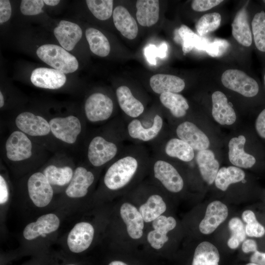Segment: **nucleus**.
I'll use <instances>...</instances> for the list:
<instances>
[{"label": "nucleus", "mask_w": 265, "mask_h": 265, "mask_svg": "<svg viewBox=\"0 0 265 265\" xmlns=\"http://www.w3.org/2000/svg\"><path fill=\"white\" fill-rule=\"evenodd\" d=\"M139 159L134 155H127L120 158L107 170L104 182L108 189L116 190L126 186L135 174Z\"/></svg>", "instance_id": "obj_1"}, {"label": "nucleus", "mask_w": 265, "mask_h": 265, "mask_svg": "<svg viewBox=\"0 0 265 265\" xmlns=\"http://www.w3.org/2000/svg\"><path fill=\"white\" fill-rule=\"evenodd\" d=\"M36 53L41 60L64 74L73 73L78 68L76 57L58 45H43L37 49Z\"/></svg>", "instance_id": "obj_2"}, {"label": "nucleus", "mask_w": 265, "mask_h": 265, "mask_svg": "<svg viewBox=\"0 0 265 265\" xmlns=\"http://www.w3.org/2000/svg\"><path fill=\"white\" fill-rule=\"evenodd\" d=\"M221 80L225 87L246 97H254L259 92L257 82L239 70H226L223 73Z\"/></svg>", "instance_id": "obj_3"}, {"label": "nucleus", "mask_w": 265, "mask_h": 265, "mask_svg": "<svg viewBox=\"0 0 265 265\" xmlns=\"http://www.w3.org/2000/svg\"><path fill=\"white\" fill-rule=\"evenodd\" d=\"M27 189L30 199L39 208L46 207L53 197L52 185L44 174L40 172L30 176L27 181Z\"/></svg>", "instance_id": "obj_4"}, {"label": "nucleus", "mask_w": 265, "mask_h": 265, "mask_svg": "<svg viewBox=\"0 0 265 265\" xmlns=\"http://www.w3.org/2000/svg\"><path fill=\"white\" fill-rule=\"evenodd\" d=\"M49 124L53 134L68 144L74 143L81 131L80 120L73 115L53 118L50 121Z\"/></svg>", "instance_id": "obj_5"}, {"label": "nucleus", "mask_w": 265, "mask_h": 265, "mask_svg": "<svg viewBox=\"0 0 265 265\" xmlns=\"http://www.w3.org/2000/svg\"><path fill=\"white\" fill-rule=\"evenodd\" d=\"M113 104L107 96L101 93H94L87 99L84 105L85 115L91 122L108 119L112 115Z\"/></svg>", "instance_id": "obj_6"}, {"label": "nucleus", "mask_w": 265, "mask_h": 265, "mask_svg": "<svg viewBox=\"0 0 265 265\" xmlns=\"http://www.w3.org/2000/svg\"><path fill=\"white\" fill-rule=\"evenodd\" d=\"M117 145L101 136L94 137L90 141L87 151V157L91 164L99 167L112 159L117 155Z\"/></svg>", "instance_id": "obj_7"}, {"label": "nucleus", "mask_w": 265, "mask_h": 265, "mask_svg": "<svg viewBox=\"0 0 265 265\" xmlns=\"http://www.w3.org/2000/svg\"><path fill=\"white\" fill-rule=\"evenodd\" d=\"M153 170L155 177L168 191L177 193L183 189L184 185L183 179L170 163L159 159L154 162Z\"/></svg>", "instance_id": "obj_8"}, {"label": "nucleus", "mask_w": 265, "mask_h": 265, "mask_svg": "<svg viewBox=\"0 0 265 265\" xmlns=\"http://www.w3.org/2000/svg\"><path fill=\"white\" fill-rule=\"evenodd\" d=\"M32 148L30 140L21 131L13 132L5 143L7 158L13 161H20L29 158L32 155Z\"/></svg>", "instance_id": "obj_9"}, {"label": "nucleus", "mask_w": 265, "mask_h": 265, "mask_svg": "<svg viewBox=\"0 0 265 265\" xmlns=\"http://www.w3.org/2000/svg\"><path fill=\"white\" fill-rule=\"evenodd\" d=\"M94 229L89 223H77L70 231L67 239L69 250L75 254L80 253L90 246L94 238Z\"/></svg>", "instance_id": "obj_10"}, {"label": "nucleus", "mask_w": 265, "mask_h": 265, "mask_svg": "<svg viewBox=\"0 0 265 265\" xmlns=\"http://www.w3.org/2000/svg\"><path fill=\"white\" fill-rule=\"evenodd\" d=\"M176 133L178 138L188 144L194 151L206 150L210 146L208 136L191 122L186 121L180 124Z\"/></svg>", "instance_id": "obj_11"}, {"label": "nucleus", "mask_w": 265, "mask_h": 265, "mask_svg": "<svg viewBox=\"0 0 265 265\" xmlns=\"http://www.w3.org/2000/svg\"><path fill=\"white\" fill-rule=\"evenodd\" d=\"M228 215V209L225 204L218 200L210 203L199 224L200 232L204 235L212 234L226 219Z\"/></svg>", "instance_id": "obj_12"}, {"label": "nucleus", "mask_w": 265, "mask_h": 265, "mask_svg": "<svg viewBox=\"0 0 265 265\" xmlns=\"http://www.w3.org/2000/svg\"><path fill=\"white\" fill-rule=\"evenodd\" d=\"M15 124L21 132L30 136H44L51 132L49 123L45 118L30 112L19 114Z\"/></svg>", "instance_id": "obj_13"}, {"label": "nucleus", "mask_w": 265, "mask_h": 265, "mask_svg": "<svg viewBox=\"0 0 265 265\" xmlns=\"http://www.w3.org/2000/svg\"><path fill=\"white\" fill-rule=\"evenodd\" d=\"M30 80L36 87L56 89L64 85L66 77L65 74L54 69L40 67L32 71Z\"/></svg>", "instance_id": "obj_14"}, {"label": "nucleus", "mask_w": 265, "mask_h": 265, "mask_svg": "<svg viewBox=\"0 0 265 265\" xmlns=\"http://www.w3.org/2000/svg\"><path fill=\"white\" fill-rule=\"evenodd\" d=\"M60 225L58 217L54 213L40 216L36 221L27 224L23 231V236L27 240H32L39 236L55 232Z\"/></svg>", "instance_id": "obj_15"}, {"label": "nucleus", "mask_w": 265, "mask_h": 265, "mask_svg": "<svg viewBox=\"0 0 265 265\" xmlns=\"http://www.w3.org/2000/svg\"><path fill=\"white\" fill-rule=\"evenodd\" d=\"M212 114L217 123L222 125H231L236 122L235 111L223 92L220 91L214 92L212 95Z\"/></svg>", "instance_id": "obj_16"}, {"label": "nucleus", "mask_w": 265, "mask_h": 265, "mask_svg": "<svg viewBox=\"0 0 265 265\" xmlns=\"http://www.w3.org/2000/svg\"><path fill=\"white\" fill-rule=\"evenodd\" d=\"M246 138L243 135L232 138L228 143V158L230 162L240 168H250L256 163L255 158L246 153L244 147Z\"/></svg>", "instance_id": "obj_17"}, {"label": "nucleus", "mask_w": 265, "mask_h": 265, "mask_svg": "<svg viewBox=\"0 0 265 265\" xmlns=\"http://www.w3.org/2000/svg\"><path fill=\"white\" fill-rule=\"evenodd\" d=\"M177 223L172 216L160 215L152 222L154 230L147 235V240L156 249H160L168 240L167 234L174 229Z\"/></svg>", "instance_id": "obj_18"}, {"label": "nucleus", "mask_w": 265, "mask_h": 265, "mask_svg": "<svg viewBox=\"0 0 265 265\" xmlns=\"http://www.w3.org/2000/svg\"><path fill=\"white\" fill-rule=\"evenodd\" d=\"M163 125L162 118L156 114L150 127H143L139 120L134 119L128 124L127 130L129 136L132 139L147 142L153 140L159 134Z\"/></svg>", "instance_id": "obj_19"}, {"label": "nucleus", "mask_w": 265, "mask_h": 265, "mask_svg": "<svg viewBox=\"0 0 265 265\" xmlns=\"http://www.w3.org/2000/svg\"><path fill=\"white\" fill-rule=\"evenodd\" d=\"M94 180L93 174L84 167H78L74 171L72 178L65 190L67 196L79 198L85 196L88 188Z\"/></svg>", "instance_id": "obj_20"}, {"label": "nucleus", "mask_w": 265, "mask_h": 265, "mask_svg": "<svg viewBox=\"0 0 265 265\" xmlns=\"http://www.w3.org/2000/svg\"><path fill=\"white\" fill-rule=\"evenodd\" d=\"M53 33L61 46L66 51H71L81 39V29L77 24L65 20L60 21L53 30Z\"/></svg>", "instance_id": "obj_21"}, {"label": "nucleus", "mask_w": 265, "mask_h": 265, "mask_svg": "<svg viewBox=\"0 0 265 265\" xmlns=\"http://www.w3.org/2000/svg\"><path fill=\"white\" fill-rule=\"evenodd\" d=\"M120 213L129 236L133 239L140 238L143 234L144 220L139 211L132 204L124 203L120 208Z\"/></svg>", "instance_id": "obj_22"}, {"label": "nucleus", "mask_w": 265, "mask_h": 265, "mask_svg": "<svg viewBox=\"0 0 265 265\" xmlns=\"http://www.w3.org/2000/svg\"><path fill=\"white\" fill-rule=\"evenodd\" d=\"M196 161L204 181L209 185L212 184L219 169V163L213 152L208 149L198 151Z\"/></svg>", "instance_id": "obj_23"}, {"label": "nucleus", "mask_w": 265, "mask_h": 265, "mask_svg": "<svg viewBox=\"0 0 265 265\" xmlns=\"http://www.w3.org/2000/svg\"><path fill=\"white\" fill-rule=\"evenodd\" d=\"M112 17L115 27L123 36L130 40L137 36L138 28L136 21L125 7L121 5L116 7Z\"/></svg>", "instance_id": "obj_24"}, {"label": "nucleus", "mask_w": 265, "mask_h": 265, "mask_svg": "<svg viewBox=\"0 0 265 265\" xmlns=\"http://www.w3.org/2000/svg\"><path fill=\"white\" fill-rule=\"evenodd\" d=\"M150 85L154 92L160 95L165 92L178 93L184 90L185 83L177 76L158 74L150 78Z\"/></svg>", "instance_id": "obj_25"}, {"label": "nucleus", "mask_w": 265, "mask_h": 265, "mask_svg": "<svg viewBox=\"0 0 265 265\" xmlns=\"http://www.w3.org/2000/svg\"><path fill=\"white\" fill-rule=\"evenodd\" d=\"M116 94L119 105L126 115L136 118L143 113L144 110L143 105L133 96L128 87L125 85L119 86L116 90Z\"/></svg>", "instance_id": "obj_26"}, {"label": "nucleus", "mask_w": 265, "mask_h": 265, "mask_svg": "<svg viewBox=\"0 0 265 265\" xmlns=\"http://www.w3.org/2000/svg\"><path fill=\"white\" fill-rule=\"evenodd\" d=\"M136 7L137 21L141 26L149 27L157 23L159 18V0H138Z\"/></svg>", "instance_id": "obj_27"}, {"label": "nucleus", "mask_w": 265, "mask_h": 265, "mask_svg": "<svg viewBox=\"0 0 265 265\" xmlns=\"http://www.w3.org/2000/svg\"><path fill=\"white\" fill-rule=\"evenodd\" d=\"M234 38L241 45L249 47L252 42L251 32L246 9L242 8L237 13L232 24Z\"/></svg>", "instance_id": "obj_28"}, {"label": "nucleus", "mask_w": 265, "mask_h": 265, "mask_svg": "<svg viewBox=\"0 0 265 265\" xmlns=\"http://www.w3.org/2000/svg\"><path fill=\"white\" fill-rule=\"evenodd\" d=\"M219 260L216 247L209 241H203L195 250L192 265H218Z\"/></svg>", "instance_id": "obj_29"}, {"label": "nucleus", "mask_w": 265, "mask_h": 265, "mask_svg": "<svg viewBox=\"0 0 265 265\" xmlns=\"http://www.w3.org/2000/svg\"><path fill=\"white\" fill-rule=\"evenodd\" d=\"M166 155L184 162H189L194 158L193 148L186 142L179 138L168 140L164 148Z\"/></svg>", "instance_id": "obj_30"}, {"label": "nucleus", "mask_w": 265, "mask_h": 265, "mask_svg": "<svg viewBox=\"0 0 265 265\" xmlns=\"http://www.w3.org/2000/svg\"><path fill=\"white\" fill-rule=\"evenodd\" d=\"M159 100L162 105L176 118L184 117L189 108L186 99L179 93H163L160 95Z\"/></svg>", "instance_id": "obj_31"}, {"label": "nucleus", "mask_w": 265, "mask_h": 265, "mask_svg": "<svg viewBox=\"0 0 265 265\" xmlns=\"http://www.w3.org/2000/svg\"><path fill=\"white\" fill-rule=\"evenodd\" d=\"M245 174L240 168L235 166L222 167L216 175L214 183L216 187L221 191H226L229 186L243 181Z\"/></svg>", "instance_id": "obj_32"}, {"label": "nucleus", "mask_w": 265, "mask_h": 265, "mask_svg": "<svg viewBox=\"0 0 265 265\" xmlns=\"http://www.w3.org/2000/svg\"><path fill=\"white\" fill-rule=\"evenodd\" d=\"M166 209V205L162 197L158 194L151 195L147 201L139 208L144 221L150 222L161 215Z\"/></svg>", "instance_id": "obj_33"}, {"label": "nucleus", "mask_w": 265, "mask_h": 265, "mask_svg": "<svg viewBox=\"0 0 265 265\" xmlns=\"http://www.w3.org/2000/svg\"><path fill=\"white\" fill-rule=\"evenodd\" d=\"M85 36L91 52L101 56H106L109 53L110 46L109 41L104 34L94 28H87Z\"/></svg>", "instance_id": "obj_34"}, {"label": "nucleus", "mask_w": 265, "mask_h": 265, "mask_svg": "<svg viewBox=\"0 0 265 265\" xmlns=\"http://www.w3.org/2000/svg\"><path fill=\"white\" fill-rule=\"evenodd\" d=\"M43 173L51 185L63 186L70 183L74 172L69 166L50 165L44 169Z\"/></svg>", "instance_id": "obj_35"}, {"label": "nucleus", "mask_w": 265, "mask_h": 265, "mask_svg": "<svg viewBox=\"0 0 265 265\" xmlns=\"http://www.w3.org/2000/svg\"><path fill=\"white\" fill-rule=\"evenodd\" d=\"M228 227L231 235L228 240L227 245L230 248L235 249L245 240L246 234L245 227L239 218L234 217L229 220Z\"/></svg>", "instance_id": "obj_36"}, {"label": "nucleus", "mask_w": 265, "mask_h": 265, "mask_svg": "<svg viewBox=\"0 0 265 265\" xmlns=\"http://www.w3.org/2000/svg\"><path fill=\"white\" fill-rule=\"evenodd\" d=\"M252 29L257 48L265 52V13L264 11L255 15L252 21Z\"/></svg>", "instance_id": "obj_37"}, {"label": "nucleus", "mask_w": 265, "mask_h": 265, "mask_svg": "<svg viewBox=\"0 0 265 265\" xmlns=\"http://www.w3.org/2000/svg\"><path fill=\"white\" fill-rule=\"evenodd\" d=\"M199 38V36L186 25L181 26L174 37L176 42L181 41L185 55L195 48Z\"/></svg>", "instance_id": "obj_38"}, {"label": "nucleus", "mask_w": 265, "mask_h": 265, "mask_svg": "<svg viewBox=\"0 0 265 265\" xmlns=\"http://www.w3.org/2000/svg\"><path fill=\"white\" fill-rule=\"evenodd\" d=\"M86 2L91 12L99 20H106L113 14L112 0H87Z\"/></svg>", "instance_id": "obj_39"}, {"label": "nucleus", "mask_w": 265, "mask_h": 265, "mask_svg": "<svg viewBox=\"0 0 265 265\" xmlns=\"http://www.w3.org/2000/svg\"><path fill=\"white\" fill-rule=\"evenodd\" d=\"M221 17L220 14L216 12L204 15L198 21L196 29L200 36L216 29L220 26Z\"/></svg>", "instance_id": "obj_40"}, {"label": "nucleus", "mask_w": 265, "mask_h": 265, "mask_svg": "<svg viewBox=\"0 0 265 265\" xmlns=\"http://www.w3.org/2000/svg\"><path fill=\"white\" fill-rule=\"evenodd\" d=\"M241 217L242 219L246 223L245 229L247 236L250 237L261 238L265 235V228L258 221L252 211H244Z\"/></svg>", "instance_id": "obj_41"}, {"label": "nucleus", "mask_w": 265, "mask_h": 265, "mask_svg": "<svg viewBox=\"0 0 265 265\" xmlns=\"http://www.w3.org/2000/svg\"><path fill=\"white\" fill-rule=\"evenodd\" d=\"M230 46L228 41L222 39H215L209 43L206 52L212 57H219L225 53Z\"/></svg>", "instance_id": "obj_42"}, {"label": "nucleus", "mask_w": 265, "mask_h": 265, "mask_svg": "<svg viewBox=\"0 0 265 265\" xmlns=\"http://www.w3.org/2000/svg\"><path fill=\"white\" fill-rule=\"evenodd\" d=\"M42 0H23L20 5L21 13L25 15H35L42 12L44 6Z\"/></svg>", "instance_id": "obj_43"}, {"label": "nucleus", "mask_w": 265, "mask_h": 265, "mask_svg": "<svg viewBox=\"0 0 265 265\" xmlns=\"http://www.w3.org/2000/svg\"><path fill=\"white\" fill-rule=\"evenodd\" d=\"M222 1L220 0H194L192 2L191 8L194 11L203 12L215 7Z\"/></svg>", "instance_id": "obj_44"}, {"label": "nucleus", "mask_w": 265, "mask_h": 265, "mask_svg": "<svg viewBox=\"0 0 265 265\" xmlns=\"http://www.w3.org/2000/svg\"><path fill=\"white\" fill-rule=\"evenodd\" d=\"M11 15V6L9 0H0V23L7 21Z\"/></svg>", "instance_id": "obj_45"}, {"label": "nucleus", "mask_w": 265, "mask_h": 265, "mask_svg": "<svg viewBox=\"0 0 265 265\" xmlns=\"http://www.w3.org/2000/svg\"><path fill=\"white\" fill-rule=\"evenodd\" d=\"M255 127L258 135L265 139V108L258 115L255 121Z\"/></svg>", "instance_id": "obj_46"}, {"label": "nucleus", "mask_w": 265, "mask_h": 265, "mask_svg": "<svg viewBox=\"0 0 265 265\" xmlns=\"http://www.w3.org/2000/svg\"><path fill=\"white\" fill-rule=\"evenodd\" d=\"M144 53L148 62L151 64L156 65V57L160 56L159 49L154 45H149L145 48Z\"/></svg>", "instance_id": "obj_47"}, {"label": "nucleus", "mask_w": 265, "mask_h": 265, "mask_svg": "<svg viewBox=\"0 0 265 265\" xmlns=\"http://www.w3.org/2000/svg\"><path fill=\"white\" fill-rule=\"evenodd\" d=\"M9 198V191L6 182L0 175V204L3 205L5 204Z\"/></svg>", "instance_id": "obj_48"}, {"label": "nucleus", "mask_w": 265, "mask_h": 265, "mask_svg": "<svg viewBox=\"0 0 265 265\" xmlns=\"http://www.w3.org/2000/svg\"><path fill=\"white\" fill-rule=\"evenodd\" d=\"M257 243L256 241L252 239H245L242 244V250L245 253L249 252H255L257 251Z\"/></svg>", "instance_id": "obj_49"}, {"label": "nucleus", "mask_w": 265, "mask_h": 265, "mask_svg": "<svg viewBox=\"0 0 265 265\" xmlns=\"http://www.w3.org/2000/svg\"><path fill=\"white\" fill-rule=\"evenodd\" d=\"M251 263L259 265H265V252L256 251L250 257Z\"/></svg>", "instance_id": "obj_50"}, {"label": "nucleus", "mask_w": 265, "mask_h": 265, "mask_svg": "<svg viewBox=\"0 0 265 265\" xmlns=\"http://www.w3.org/2000/svg\"><path fill=\"white\" fill-rule=\"evenodd\" d=\"M209 43L210 42L207 38L203 36H199V40L195 48L198 50L206 51Z\"/></svg>", "instance_id": "obj_51"}, {"label": "nucleus", "mask_w": 265, "mask_h": 265, "mask_svg": "<svg viewBox=\"0 0 265 265\" xmlns=\"http://www.w3.org/2000/svg\"><path fill=\"white\" fill-rule=\"evenodd\" d=\"M160 53V57L163 58L166 55L167 50V45L165 43H162L159 48Z\"/></svg>", "instance_id": "obj_52"}, {"label": "nucleus", "mask_w": 265, "mask_h": 265, "mask_svg": "<svg viewBox=\"0 0 265 265\" xmlns=\"http://www.w3.org/2000/svg\"><path fill=\"white\" fill-rule=\"evenodd\" d=\"M44 2L48 5L55 6L57 5L60 0H44Z\"/></svg>", "instance_id": "obj_53"}, {"label": "nucleus", "mask_w": 265, "mask_h": 265, "mask_svg": "<svg viewBox=\"0 0 265 265\" xmlns=\"http://www.w3.org/2000/svg\"><path fill=\"white\" fill-rule=\"evenodd\" d=\"M108 265H127L126 263L120 261H113Z\"/></svg>", "instance_id": "obj_54"}, {"label": "nucleus", "mask_w": 265, "mask_h": 265, "mask_svg": "<svg viewBox=\"0 0 265 265\" xmlns=\"http://www.w3.org/2000/svg\"><path fill=\"white\" fill-rule=\"evenodd\" d=\"M4 104V100L2 92H0V107H2Z\"/></svg>", "instance_id": "obj_55"}, {"label": "nucleus", "mask_w": 265, "mask_h": 265, "mask_svg": "<svg viewBox=\"0 0 265 265\" xmlns=\"http://www.w3.org/2000/svg\"><path fill=\"white\" fill-rule=\"evenodd\" d=\"M64 265H79L77 264V263H70L66 264Z\"/></svg>", "instance_id": "obj_56"}, {"label": "nucleus", "mask_w": 265, "mask_h": 265, "mask_svg": "<svg viewBox=\"0 0 265 265\" xmlns=\"http://www.w3.org/2000/svg\"><path fill=\"white\" fill-rule=\"evenodd\" d=\"M246 265H259L254 264V263H248V264H246Z\"/></svg>", "instance_id": "obj_57"}, {"label": "nucleus", "mask_w": 265, "mask_h": 265, "mask_svg": "<svg viewBox=\"0 0 265 265\" xmlns=\"http://www.w3.org/2000/svg\"><path fill=\"white\" fill-rule=\"evenodd\" d=\"M264 80H265V76H264Z\"/></svg>", "instance_id": "obj_58"}, {"label": "nucleus", "mask_w": 265, "mask_h": 265, "mask_svg": "<svg viewBox=\"0 0 265 265\" xmlns=\"http://www.w3.org/2000/svg\"><path fill=\"white\" fill-rule=\"evenodd\" d=\"M263 1L265 3V0H263Z\"/></svg>", "instance_id": "obj_59"}]
</instances>
